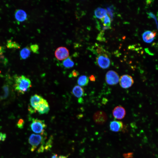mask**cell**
<instances>
[{
  "label": "cell",
  "mask_w": 158,
  "mask_h": 158,
  "mask_svg": "<svg viewBox=\"0 0 158 158\" xmlns=\"http://www.w3.org/2000/svg\"><path fill=\"white\" fill-rule=\"evenodd\" d=\"M69 55L68 49L64 47H61L57 48L55 52L56 58L59 60H62L67 58Z\"/></svg>",
  "instance_id": "9c48e42d"
},
{
  "label": "cell",
  "mask_w": 158,
  "mask_h": 158,
  "mask_svg": "<svg viewBox=\"0 0 158 158\" xmlns=\"http://www.w3.org/2000/svg\"><path fill=\"white\" fill-rule=\"evenodd\" d=\"M1 141V137H0V141Z\"/></svg>",
  "instance_id": "1f68e13d"
},
{
  "label": "cell",
  "mask_w": 158,
  "mask_h": 158,
  "mask_svg": "<svg viewBox=\"0 0 158 158\" xmlns=\"http://www.w3.org/2000/svg\"><path fill=\"white\" fill-rule=\"evenodd\" d=\"M119 77L118 74L115 71L110 70L108 71L105 75L106 83L110 85L117 84L119 81Z\"/></svg>",
  "instance_id": "5b68a950"
},
{
  "label": "cell",
  "mask_w": 158,
  "mask_h": 158,
  "mask_svg": "<svg viewBox=\"0 0 158 158\" xmlns=\"http://www.w3.org/2000/svg\"><path fill=\"white\" fill-rule=\"evenodd\" d=\"M68 156L60 155L58 156L56 154H54L51 158H67Z\"/></svg>",
  "instance_id": "83f0119b"
},
{
  "label": "cell",
  "mask_w": 158,
  "mask_h": 158,
  "mask_svg": "<svg viewBox=\"0 0 158 158\" xmlns=\"http://www.w3.org/2000/svg\"><path fill=\"white\" fill-rule=\"evenodd\" d=\"M15 16L16 19L18 21L23 22L27 19L26 12L22 9L16 10L15 12Z\"/></svg>",
  "instance_id": "5bb4252c"
},
{
  "label": "cell",
  "mask_w": 158,
  "mask_h": 158,
  "mask_svg": "<svg viewBox=\"0 0 158 158\" xmlns=\"http://www.w3.org/2000/svg\"><path fill=\"white\" fill-rule=\"evenodd\" d=\"M89 78L90 80L91 81H95V77H94V76L93 75H91L90 77H89Z\"/></svg>",
  "instance_id": "f546056e"
},
{
  "label": "cell",
  "mask_w": 158,
  "mask_h": 158,
  "mask_svg": "<svg viewBox=\"0 0 158 158\" xmlns=\"http://www.w3.org/2000/svg\"><path fill=\"white\" fill-rule=\"evenodd\" d=\"M73 94L77 98H81L84 94L83 89L79 85L75 86L72 90Z\"/></svg>",
  "instance_id": "9a60e30c"
},
{
  "label": "cell",
  "mask_w": 158,
  "mask_h": 158,
  "mask_svg": "<svg viewBox=\"0 0 158 158\" xmlns=\"http://www.w3.org/2000/svg\"><path fill=\"white\" fill-rule=\"evenodd\" d=\"M4 47L0 46V55H1L4 52Z\"/></svg>",
  "instance_id": "4dcf8cb0"
},
{
  "label": "cell",
  "mask_w": 158,
  "mask_h": 158,
  "mask_svg": "<svg viewBox=\"0 0 158 158\" xmlns=\"http://www.w3.org/2000/svg\"><path fill=\"white\" fill-rule=\"evenodd\" d=\"M155 35V33H153L150 31H146L142 35L143 40L147 43H151L154 40Z\"/></svg>",
  "instance_id": "4fadbf2b"
},
{
  "label": "cell",
  "mask_w": 158,
  "mask_h": 158,
  "mask_svg": "<svg viewBox=\"0 0 158 158\" xmlns=\"http://www.w3.org/2000/svg\"><path fill=\"white\" fill-rule=\"evenodd\" d=\"M30 49L33 53H38L39 47L38 45L37 44H33L31 45Z\"/></svg>",
  "instance_id": "cb8c5ba5"
},
{
  "label": "cell",
  "mask_w": 158,
  "mask_h": 158,
  "mask_svg": "<svg viewBox=\"0 0 158 158\" xmlns=\"http://www.w3.org/2000/svg\"><path fill=\"white\" fill-rule=\"evenodd\" d=\"M50 110L47 101L44 99L40 104L36 111H37L40 114H47Z\"/></svg>",
  "instance_id": "30bf717a"
},
{
  "label": "cell",
  "mask_w": 158,
  "mask_h": 158,
  "mask_svg": "<svg viewBox=\"0 0 158 158\" xmlns=\"http://www.w3.org/2000/svg\"><path fill=\"white\" fill-rule=\"evenodd\" d=\"M89 80L88 77L85 75H81L79 77L77 80V83L80 86H86L88 84Z\"/></svg>",
  "instance_id": "e0dca14e"
},
{
  "label": "cell",
  "mask_w": 158,
  "mask_h": 158,
  "mask_svg": "<svg viewBox=\"0 0 158 158\" xmlns=\"http://www.w3.org/2000/svg\"><path fill=\"white\" fill-rule=\"evenodd\" d=\"M93 119L95 122L99 125L104 124L107 121V117L106 114L102 111H98L93 116Z\"/></svg>",
  "instance_id": "ba28073f"
},
{
  "label": "cell",
  "mask_w": 158,
  "mask_h": 158,
  "mask_svg": "<svg viewBox=\"0 0 158 158\" xmlns=\"http://www.w3.org/2000/svg\"><path fill=\"white\" fill-rule=\"evenodd\" d=\"M30 54V48L28 47H26L23 48L20 52V56L21 59H25L28 58Z\"/></svg>",
  "instance_id": "ac0fdd59"
},
{
  "label": "cell",
  "mask_w": 158,
  "mask_h": 158,
  "mask_svg": "<svg viewBox=\"0 0 158 158\" xmlns=\"http://www.w3.org/2000/svg\"><path fill=\"white\" fill-rule=\"evenodd\" d=\"M43 99L42 96L37 94L32 96L30 99V107L29 110L30 112L32 113L35 112L37 108Z\"/></svg>",
  "instance_id": "8992f818"
},
{
  "label": "cell",
  "mask_w": 158,
  "mask_h": 158,
  "mask_svg": "<svg viewBox=\"0 0 158 158\" xmlns=\"http://www.w3.org/2000/svg\"><path fill=\"white\" fill-rule=\"evenodd\" d=\"M107 11L110 16L111 20H112L113 19L114 16V7L111 6L107 8Z\"/></svg>",
  "instance_id": "603a6c76"
},
{
  "label": "cell",
  "mask_w": 158,
  "mask_h": 158,
  "mask_svg": "<svg viewBox=\"0 0 158 158\" xmlns=\"http://www.w3.org/2000/svg\"><path fill=\"white\" fill-rule=\"evenodd\" d=\"M46 134L43 135L32 134L30 136L28 142L31 146V151H34L40 144L44 145V140L46 136Z\"/></svg>",
  "instance_id": "3957f363"
},
{
  "label": "cell",
  "mask_w": 158,
  "mask_h": 158,
  "mask_svg": "<svg viewBox=\"0 0 158 158\" xmlns=\"http://www.w3.org/2000/svg\"><path fill=\"white\" fill-rule=\"evenodd\" d=\"M148 15L151 18L154 19L155 22L157 25V28H158V23L156 16L152 12H150L147 13Z\"/></svg>",
  "instance_id": "4316f807"
},
{
  "label": "cell",
  "mask_w": 158,
  "mask_h": 158,
  "mask_svg": "<svg viewBox=\"0 0 158 158\" xmlns=\"http://www.w3.org/2000/svg\"><path fill=\"white\" fill-rule=\"evenodd\" d=\"M0 137L1 138V140L2 141H4L6 138V134L5 133L0 132Z\"/></svg>",
  "instance_id": "f1b7e54d"
},
{
  "label": "cell",
  "mask_w": 158,
  "mask_h": 158,
  "mask_svg": "<svg viewBox=\"0 0 158 158\" xmlns=\"http://www.w3.org/2000/svg\"><path fill=\"white\" fill-rule=\"evenodd\" d=\"M24 123L25 122L24 120L22 119H20L18 121L16 125L18 128L20 129H22L23 128Z\"/></svg>",
  "instance_id": "d4e9b609"
},
{
  "label": "cell",
  "mask_w": 158,
  "mask_h": 158,
  "mask_svg": "<svg viewBox=\"0 0 158 158\" xmlns=\"http://www.w3.org/2000/svg\"><path fill=\"white\" fill-rule=\"evenodd\" d=\"M96 61L97 65L101 68L106 69L110 65V61L106 54H100L96 58Z\"/></svg>",
  "instance_id": "277c9868"
},
{
  "label": "cell",
  "mask_w": 158,
  "mask_h": 158,
  "mask_svg": "<svg viewBox=\"0 0 158 158\" xmlns=\"http://www.w3.org/2000/svg\"><path fill=\"white\" fill-rule=\"evenodd\" d=\"M104 26L110 27L111 25V20L109 16L106 15L101 19Z\"/></svg>",
  "instance_id": "44dd1931"
},
{
  "label": "cell",
  "mask_w": 158,
  "mask_h": 158,
  "mask_svg": "<svg viewBox=\"0 0 158 158\" xmlns=\"http://www.w3.org/2000/svg\"><path fill=\"white\" fill-rule=\"evenodd\" d=\"M94 13L97 18L102 19L107 15V11L104 8L98 7L95 10Z\"/></svg>",
  "instance_id": "2e32d148"
},
{
  "label": "cell",
  "mask_w": 158,
  "mask_h": 158,
  "mask_svg": "<svg viewBox=\"0 0 158 158\" xmlns=\"http://www.w3.org/2000/svg\"><path fill=\"white\" fill-rule=\"evenodd\" d=\"M120 86L123 88L126 89L131 87L134 83L132 77L128 75H124L119 78Z\"/></svg>",
  "instance_id": "52a82bcc"
},
{
  "label": "cell",
  "mask_w": 158,
  "mask_h": 158,
  "mask_svg": "<svg viewBox=\"0 0 158 158\" xmlns=\"http://www.w3.org/2000/svg\"><path fill=\"white\" fill-rule=\"evenodd\" d=\"M32 119V122L30 125L32 130L35 133L41 135L46 134L45 129L47 126L44 120L34 118Z\"/></svg>",
  "instance_id": "7a4b0ae2"
},
{
  "label": "cell",
  "mask_w": 158,
  "mask_h": 158,
  "mask_svg": "<svg viewBox=\"0 0 158 158\" xmlns=\"http://www.w3.org/2000/svg\"><path fill=\"white\" fill-rule=\"evenodd\" d=\"M114 117L116 119H123L126 114L125 109L121 106L116 107L112 111Z\"/></svg>",
  "instance_id": "8fae6325"
},
{
  "label": "cell",
  "mask_w": 158,
  "mask_h": 158,
  "mask_svg": "<svg viewBox=\"0 0 158 158\" xmlns=\"http://www.w3.org/2000/svg\"><path fill=\"white\" fill-rule=\"evenodd\" d=\"M14 78V87L15 90L19 93L24 94L31 87L30 80L23 75H16Z\"/></svg>",
  "instance_id": "6da1fadb"
},
{
  "label": "cell",
  "mask_w": 158,
  "mask_h": 158,
  "mask_svg": "<svg viewBox=\"0 0 158 158\" xmlns=\"http://www.w3.org/2000/svg\"><path fill=\"white\" fill-rule=\"evenodd\" d=\"M109 127L111 131L115 132H118L121 131L123 128V124L121 121H114L110 122Z\"/></svg>",
  "instance_id": "7c38bea8"
},
{
  "label": "cell",
  "mask_w": 158,
  "mask_h": 158,
  "mask_svg": "<svg viewBox=\"0 0 158 158\" xmlns=\"http://www.w3.org/2000/svg\"><path fill=\"white\" fill-rule=\"evenodd\" d=\"M4 91V95L1 97V98L4 99L6 98L9 94V88L8 86L7 85H4L3 87Z\"/></svg>",
  "instance_id": "ffe728a7"
},
{
  "label": "cell",
  "mask_w": 158,
  "mask_h": 158,
  "mask_svg": "<svg viewBox=\"0 0 158 158\" xmlns=\"http://www.w3.org/2000/svg\"><path fill=\"white\" fill-rule=\"evenodd\" d=\"M62 64L65 68H70L74 66V63L71 58L69 57L64 59L63 62Z\"/></svg>",
  "instance_id": "d6986e66"
},
{
  "label": "cell",
  "mask_w": 158,
  "mask_h": 158,
  "mask_svg": "<svg viewBox=\"0 0 158 158\" xmlns=\"http://www.w3.org/2000/svg\"><path fill=\"white\" fill-rule=\"evenodd\" d=\"M6 46L9 48L19 49L20 47L19 44L15 42H12L11 40L8 41Z\"/></svg>",
  "instance_id": "7402d4cb"
},
{
  "label": "cell",
  "mask_w": 158,
  "mask_h": 158,
  "mask_svg": "<svg viewBox=\"0 0 158 158\" xmlns=\"http://www.w3.org/2000/svg\"><path fill=\"white\" fill-rule=\"evenodd\" d=\"M79 75V72L75 70H73L69 75L70 77H76Z\"/></svg>",
  "instance_id": "484cf974"
}]
</instances>
